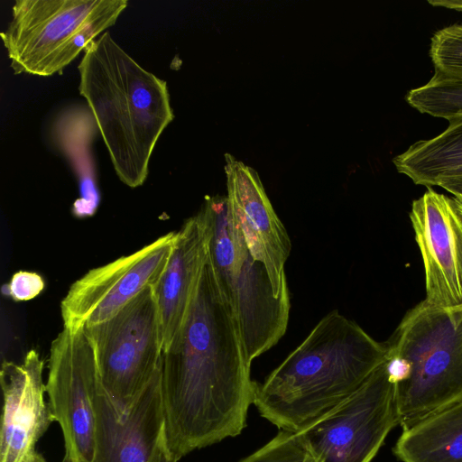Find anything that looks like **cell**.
Masks as SVG:
<instances>
[{"label":"cell","mask_w":462,"mask_h":462,"mask_svg":"<svg viewBox=\"0 0 462 462\" xmlns=\"http://www.w3.org/2000/svg\"><path fill=\"white\" fill-rule=\"evenodd\" d=\"M384 343L388 354L410 365L408 378L396 383L402 430L462 402V308L440 309L422 300Z\"/></svg>","instance_id":"4"},{"label":"cell","mask_w":462,"mask_h":462,"mask_svg":"<svg viewBox=\"0 0 462 462\" xmlns=\"http://www.w3.org/2000/svg\"><path fill=\"white\" fill-rule=\"evenodd\" d=\"M311 458L300 430H281L268 443L240 462H309Z\"/></svg>","instance_id":"19"},{"label":"cell","mask_w":462,"mask_h":462,"mask_svg":"<svg viewBox=\"0 0 462 462\" xmlns=\"http://www.w3.org/2000/svg\"><path fill=\"white\" fill-rule=\"evenodd\" d=\"M455 199H456V198H455ZM457 199V204H458V206H459V208H460V210H461V212H462V199Z\"/></svg>","instance_id":"24"},{"label":"cell","mask_w":462,"mask_h":462,"mask_svg":"<svg viewBox=\"0 0 462 462\" xmlns=\"http://www.w3.org/2000/svg\"><path fill=\"white\" fill-rule=\"evenodd\" d=\"M386 358L385 343L333 310L256 383L254 404L280 430L299 431L353 394Z\"/></svg>","instance_id":"2"},{"label":"cell","mask_w":462,"mask_h":462,"mask_svg":"<svg viewBox=\"0 0 462 462\" xmlns=\"http://www.w3.org/2000/svg\"><path fill=\"white\" fill-rule=\"evenodd\" d=\"M405 100L421 114L443 118L448 122L460 118L462 76L434 70V75L426 84L408 91Z\"/></svg>","instance_id":"18"},{"label":"cell","mask_w":462,"mask_h":462,"mask_svg":"<svg viewBox=\"0 0 462 462\" xmlns=\"http://www.w3.org/2000/svg\"><path fill=\"white\" fill-rule=\"evenodd\" d=\"M439 187L451 193L454 198L462 199V177H457L441 182Z\"/></svg>","instance_id":"22"},{"label":"cell","mask_w":462,"mask_h":462,"mask_svg":"<svg viewBox=\"0 0 462 462\" xmlns=\"http://www.w3.org/2000/svg\"><path fill=\"white\" fill-rule=\"evenodd\" d=\"M126 0H16L0 37L15 74L60 73L114 25Z\"/></svg>","instance_id":"6"},{"label":"cell","mask_w":462,"mask_h":462,"mask_svg":"<svg viewBox=\"0 0 462 462\" xmlns=\"http://www.w3.org/2000/svg\"><path fill=\"white\" fill-rule=\"evenodd\" d=\"M42 277L34 273L19 271L15 273L7 285V293L16 301L30 300L38 296L44 289Z\"/></svg>","instance_id":"21"},{"label":"cell","mask_w":462,"mask_h":462,"mask_svg":"<svg viewBox=\"0 0 462 462\" xmlns=\"http://www.w3.org/2000/svg\"><path fill=\"white\" fill-rule=\"evenodd\" d=\"M393 450L402 462H462V402L402 430Z\"/></svg>","instance_id":"16"},{"label":"cell","mask_w":462,"mask_h":462,"mask_svg":"<svg viewBox=\"0 0 462 462\" xmlns=\"http://www.w3.org/2000/svg\"><path fill=\"white\" fill-rule=\"evenodd\" d=\"M227 197L253 258L264 265L276 296H290L285 263L291 243L269 200L258 173L225 154Z\"/></svg>","instance_id":"14"},{"label":"cell","mask_w":462,"mask_h":462,"mask_svg":"<svg viewBox=\"0 0 462 462\" xmlns=\"http://www.w3.org/2000/svg\"><path fill=\"white\" fill-rule=\"evenodd\" d=\"M425 273V301L462 308V212L457 199L431 188L411 203L409 214Z\"/></svg>","instance_id":"12"},{"label":"cell","mask_w":462,"mask_h":462,"mask_svg":"<svg viewBox=\"0 0 462 462\" xmlns=\"http://www.w3.org/2000/svg\"><path fill=\"white\" fill-rule=\"evenodd\" d=\"M430 5L462 12V0H429Z\"/></svg>","instance_id":"23"},{"label":"cell","mask_w":462,"mask_h":462,"mask_svg":"<svg viewBox=\"0 0 462 462\" xmlns=\"http://www.w3.org/2000/svg\"><path fill=\"white\" fill-rule=\"evenodd\" d=\"M42 371L43 362L33 349L22 364H2L0 462H47L37 443L55 420L45 400Z\"/></svg>","instance_id":"13"},{"label":"cell","mask_w":462,"mask_h":462,"mask_svg":"<svg viewBox=\"0 0 462 462\" xmlns=\"http://www.w3.org/2000/svg\"><path fill=\"white\" fill-rule=\"evenodd\" d=\"M99 377L84 328L63 327L51 342L46 393L64 440L61 462H92L95 450L94 397Z\"/></svg>","instance_id":"9"},{"label":"cell","mask_w":462,"mask_h":462,"mask_svg":"<svg viewBox=\"0 0 462 462\" xmlns=\"http://www.w3.org/2000/svg\"><path fill=\"white\" fill-rule=\"evenodd\" d=\"M400 424L385 361L339 405L300 430L315 462H371Z\"/></svg>","instance_id":"8"},{"label":"cell","mask_w":462,"mask_h":462,"mask_svg":"<svg viewBox=\"0 0 462 462\" xmlns=\"http://www.w3.org/2000/svg\"><path fill=\"white\" fill-rule=\"evenodd\" d=\"M95 354L99 381L125 413L162 365V339L154 286L110 319L83 328Z\"/></svg>","instance_id":"7"},{"label":"cell","mask_w":462,"mask_h":462,"mask_svg":"<svg viewBox=\"0 0 462 462\" xmlns=\"http://www.w3.org/2000/svg\"><path fill=\"white\" fill-rule=\"evenodd\" d=\"M177 232L136 252L94 268L74 282L60 303L63 325L74 329L101 323L150 286H156L171 254Z\"/></svg>","instance_id":"10"},{"label":"cell","mask_w":462,"mask_h":462,"mask_svg":"<svg viewBox=\"0 0 462 462\" xmlns=\"http://www.w3.org/2000/svg\"><path fill=\"white\" fill-rule=\"evenodd\" d=\"M309 462H315V460L312 457Z\"/></svg>","instance_id":"25"},{"label":"cell","mask_w":462,"mask_h":462,"mask_svg":"<svg viewBox=\"0 0 462 462\" xmlns=\"http://www.w3.org/2000/svg\"><path fill=\"white\" fill-rule=\"evenodd\" d=\"M448 123L439 134L420 140L395 156L397 171L428 188L462 177V117Z\"/></svg>","instance_id":"17"},{"label":"cell","mask_w":462,"mask_h":462,"mask_svg":"<svg viewBox=\"0 0 462 462\" xmlns=\"http://www.w3.org/2000/svg\"><path fill=\"white\" fill-rule=\"evenodd\" d=\"M94 410L92 462H179L168 445L162 365L125 413H120L99 381Z\"/></svg>","instance_id":"11"},{"label":"cell","mask_w":462,"mask_h":462,"mask_svg":"<svg viewBox=\"0 0 462 462\" xmlns=\"http://www.w3.org/2000/svg\"><path fill=\"white\" fill-rule=\"evenodd\" d=\"M176 232L169 262L154 287L163 352L185 324L208 262L211 224L205 206Z\"/></svg>","instance_id":"15"},{"label":"cell","mask_w":462,"mask_h":462,"mask_svg":"<svg viewBox=\"0 0 462 462\" xmlns=\"http://www.w3.org/2000/svg\"><path fill=\"white\" fill-rule=\"evenodd\" d=\"M86 99L119 180L144 183L162 133L173 120L167 82L143 69L105 32L78 67Z\"/></svg>","instance_id":"3"},{"label":"cell","mask_w":462,"mask_h":462,"mask_svg":"<svg viewBox=\"0 0 462 462\" xmlns=\"http://www.w3.org/2000/svg\"><path fill=\"white\" fill-rule=\"evenodd\" d=\"M429 55L434 70L462 76V24H452L435 32Z\"/></svg>","instance_id":"20"},{"label":"cell","mask_w":462,"mask_h":462,"mask_svg":"<svg viewBox=\"0 0 462 462\" xmlns=\"http://www.w3.org/2000/svg\"><path fill=\"white\" fill-rule=\"evenodd\" d=\"M233 311L209 263L185 324L162 358L169 448L178 459L241 433L256 382Z\"/></svg>","instance_id":"1"},{"label":"cell","mask_w":462,"mask_h":462,"mask_svg":"<svg viewBox=\"0 0 462 462\" xmlns=\"http://www.w3.org/2000/svg\"><path fill=\"white\" fill-rule=\"evenodd\" d=\"M211 224L208 262L236 318L248 360L268 351L287 329L290 296L275 295L263 264L247 246L227 196L206 197Z\"/></svg>","instance_id":"5"}]
</instances>
